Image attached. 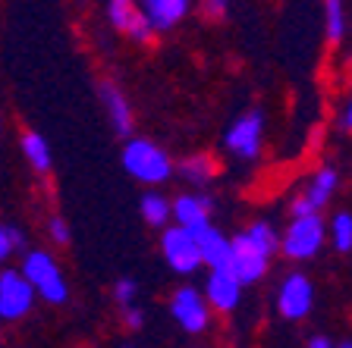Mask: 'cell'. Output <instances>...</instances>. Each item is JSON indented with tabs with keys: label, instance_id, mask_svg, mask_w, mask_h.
I'll return each instance as SVG.
<instances>
[{
	"label": "cell",
	"instance_id": "24",
	"mask_svg": "<svg viewBox=\"0 0 352 348\" xmlns=\"http://www.w3.org/2000/svg\"><path fill=\"white\" fill-rule=\"evenodd\" d=\"M135 289H139V286H135V279H120V283L113 286V298H117L123 308H129L132 298H135Z\"/></svg>",
	"mask_w": 352,
	"mask_h": 348
},
{
	"label": "cell",
	"instance_id": "2",
	"mask_svg": "<svg viewBox=\"0 0 352 348\" xmlns=\"http://www.w3.org/2000/svg\"><path fill=\"white\" fill-rule=\"evenodd\" d=\"M19 273H22V279H25L41 298H47L51 305H63L66 301V283H63V276H60V270H57L51 254L29 251L25 261H22Z\"/></svg>",
	"mask_w": 352,
	"mask_h": 348
},
{
	"label": "cell",
	"instance_id": "9",
	"mask_svg": "<svg viewBox=\"0 0 352 348\" xmlns=\"http://www.w3.org/2000/svg\"><path fill=\"white\" fill-rule=\"evenodd\" d=\"M261 129H264V116L258 110H249L227 132V148L242 160H255L258 151H261Z\"/></svg>",
	"mask_w": 352,
	"mask_h": 348
},
{
	"label": "cell",
	"instance_id": "32",
	"mask_svg": "<svg viewBox=\"0 0 352 348\" xmlns=\"http://www.w3.org/2000/svg\"><path fill=\"white\" fill-rule=\"evenodd\" d=\"M337 348H352V342H340V345Z\"/></svg>",
	"mask_w": 352,
	"mask_h": 348
},
{
	"label": "cell",
	"instance_id": "8",
	"mask_svg": "<svg viewBox=\"0 0 352 348\" xmlns=\"http://www.w3.org/2000/svg\"><path fill=\"white\" fill-rule=\"evenodd\" d=\"M311 301H315V289H311V279L302 273H289L280 286V298L277 308L286 320H302L311 311Z\"/></svg>",
	"mask_w": 352,
	"mask_h": 348
},
{
	"label": "cell",
	"instance_id": "30",
	"mask_svg": "<svg viewBox=\"0 0 352 348\" xmlns=\"http://www.w3.org/2000/svg\"><path fill=\"white\" fill-rule=\"evenodd\" d=\"M10 251H13V248H10V242H7V232L0 229V261H7Z\"/></svg>",
	"mask_w": 352,
	"mask_h": 348
},
{
	"label": "cell",
	"instance_id": "19",
	"mask_svg": "<svg viewBox=\"0 0 352 348\" xmlns=\"http://www.w3.org/2000/svg\"><path fill=\"white\" fill-rule=\"evenodd\" d=\"M179 170H183V176L189 182H198V185H201V182H208L214 176V160L208 157V154H195V157H186Z\"/></svg>",
	"mask_w": 352,
	"mask_h": 348
},
{
	"label": "cell",
	"instance_id": "18",
	"mask_svg": "<svg viewBox=\"0 0 352 348\" xmlns=\"http://www.w3.org/2000/svg\"><path fill=\"white\" fill-rule=\"evenodd\" d=\"M142 217H145L151 226H164L170 220L167 198L157 195V192H148V195H142Z\"/></svg>",
	"mask_w": 352,
	"mask_h": 348
},
{
	"label": "cell",
	"instance_id": "26",
	"mask_svg": "<svg viewBox=\"0 0 352 348\" xmlns=\"http://www.w3.org/2000/svg\"><path fill=\"white\" fill-rule=\"evenodd\" d=\"M126 323H129L132 329H139L142 323H145V314H142L135 305H129V308H126Z\"/></svg>",
	"mask_w": 352,
	"mask_h": 348
},
{
	"label": "cell",
	"instance_id": "25",
	"mask_svg": "<svg viewBox=\"0 0 352 348\" xmlns=\"http://www.w3.org/2000/svg\"><path fill=\"white\" fill-rule=\"evenodd\" d=\"M51 235L60 242V245H66L69 242V226H66V220H51Z\"/></svg>",
	"mask_w": 352,
	"mask_h": 348
},
{
	"label": "cell",
	"instance_id": "5",
	"mask_svg": "<svg viewBox=\"0 0 352 348\" xmlns=\"http://www.w3.org/2000/svg\"><path fill=\"white\" fill-rule=\"evenodd\" d=\"M35 301V289L22 279L19 270H3L0 273V317L3 320H19L32 311Z\"/></svg>",
	"mask_w": 352,
	"mask_h": 348
},
{
	"label": "cell",
	"instance_id": "12",
	"mask_svg": "<svg viewBox=\"0 0 352 348\" xmlns=\"http://www.w3.org/2000/svg\"><path fill=\"white\" fill-rule=\"evenodd\" d=\"M208 305L217 308V311H233L239 305V295H242V286L236 283V276L230 270H214L208 276Z\"/></svg>",
	"mask_w": 352,
	"mask_h": 348
},
{
	"label": "cell",
	"instance_id": "4",
	"mask_svg": "<svg viewBox=\"0 0 352 348\" xmlns=\"http://www.w3.org/2000/svg\"><path fill=\"white\" fill-rule=\"evenodd\" d=\"M267 261L271 257H264L249 239H245V232L230 239V273L236 276V283L239 286H249V283H258L267 270Z\"/></svg>",
	"mask_w": 352,
	"mask_h": 348
},
{
	"label": "cell",
	"instance_id": "27",
	"mask_svg": "<svg viewBox=\"0 0 352 348\" xmlns=\"http://www.w3.org/2000/svg\"><path fill=\"white\" fill-rule=\"evenodd\" d=\"M3 232H7V242H10V248H13V251H16V248L25 245V239H22V232L16 229V226H7Z\"/></svg>",
	"mask_w": 352,
	"mask_h": 348
},
{
	"label": "cell",
	"instance_id": "20",
	"mask_svg": "<svg viewBox=\"0 0 352 348\" xmlns=\"http://www.w3.org/2000/svg\"><path fill=\"white\" fill-rule=\"evenodd\" d=\"M330 235H333V245H337L340 251H349L352 248V217L349 213H337V217H333Z\"/></svg>",
	"mask_w": 352,
	"mask_h": 348
},
{
	"label": "cell",
	"instance_id": "17",
	"mask_svg": "<svg viewBox=\"0 0 352 348\" xmlns=\"http://www.w3.org/2000/svg\"><path fill=\"white\" fill-rule=\"evenodd\" d=\"M245 239H249L264 257H271V254L280 251V235L274 232V226H267V223H252L249 232H245Z\"/></svg>",
	"mask_w": 352,
	"mask_h": 348
},
{
	"label": "cell",
	"instance_id": "31",
	"mask_svg": "<svg viewBox=\"0 0 352 348\" xmlns=\"http://www.w3.org/2000/svg\"><path fill=\"white\" fill-rule=\"evenodd\" d=\"M343 129L352 132V101H349V107H346V113H343Z\"/></svg>",
	"mask_w": 352,
	"mask_h": 348
},
{
	"label": "cell",
	"instance_id": "15",
	"mask_svg": "<svg viewBox=\"0 0 352 348\" xmlns=\"http://www.w3.org/2000/svg\"><path fill=\"white\" fill-rule=\"evenodd\" d=\"M333 189H337V173L330 167H324V170H318L315 173V179L308 182V189H305V201H308V207L315 213H321V207L330 201V195H333Z\"/></svg>",
	"mask_w": 352,
	"mask_h": 348
},
{
	"label": "cell",
	"instance_id": "3",
	"mask_svg": "<svg viewBox=\"0 0 352 348\" xmlns=\"http://www.w3.org/2000/svg\"><path fill=\"white\" fill-rule=\"evenodd\" d=\"M324 245V220L321 217H305V220H293L286 235L280 239V248H283L286 257L293 261H308L315 257Z\"/></svg>",
	"mask_w": 352,
	"mask_h": 348
},
{
	"label": "cell",
	"instance_id": "23",
	"mask_svg": "<svg viewBox=\"0 0 352 348\" xmlns=\"http://www.w3.org/2000/svg\"><path fill=\"white\" fill-rule=\"evenodd\" d=\"M132 10H135V7H132L129 0H110V3H107V19L113 22L120 32H123L126 22H129V16H132Z\"/></svg>",
	"mask_w": 352,
	"mask_h": 348
},
{
	"label": "cell",
	"instance_id": "1",
	"mask_svg": "<svg viewBox=\"0 0 352 348\" xmlns=\"http://www.w3.org/2000/svg\"><path fill=\"white\" fill-rule=\"evenodd\" d=\"M123 167L132 179L145 182V185H157V182L170 179V173H173V163H170L167 154L154 141H145V138H129L126 141Z\"/></svg>",
	"mask_w": 352,
	"mask_h": 348
},
{
	"label": "cell",
	"instance_id": "13",
	"mask_svg": "<svg viewBox=\"0 0 352 348\" xmlns=\"http://www.w3.org/2000/svg\"><path fill=\"white\" fill-rule=\"evenodd\" d=\"M139 13L145 16L151 32H167L189 13V3L186 0H148V3L139 7Z\"/></svg>",
	"mask_w": 352,
	"mask_h": 348
},
{
	"label": "cell",
	"instance_id": "21",
	"mask_svg": "<svg viewBox=\"0 0 352 348\" xmlns=\"http://www.w3.org/2000/svg\"><path fill=\"white\" fill-rule=\"evenodd\" d=\"M324 13H327V38H330V44H337L340 38H343V32H346L343 3H340V0H330L327 7H324Z\"/></svg>",
	"mask_w": 352,
	"mask_h": 348
},
{
	"label": "cell",
	"instance_id": "11",
	"mask_svg": "<svg viewBox=\"0 0 352 348\" xmlns=\"http://www.w3.org/2000/svg\"><path fill=\"white\" fill-rule=\"evenodd\" d=\"M198 242V257L201 264H208L214 270H230V239L223 232H217L214 226H205L201 232H195Z\"/></svg>",
	"mask_w": 352,
	"mask_h": 348
},
{
	"label": "cell",
	"instance_id": "7",
	"mask_svg": "<svg viewBox=\"0 0 352 348\" xmlns=\"http://www.w3.org/2000/svg\"><path fill=\"white\" fill-rule=\"evenodd\" d=\"M170 311H173V320L186 333H201V329H208V301L198 289L186 286V289L173 292Z\"/></svg>",
	"mask_w": 352,
	"mask_h": 348
},
{
	"label": "cell",
	"instance_id": "10",
	"mask_svg": "<svg viewBox=\"0 0 352 348\" xmlns=\"http://www.w3.org/2000/svg\"><path fill=\"white\" fill-rule=\"evenodd\" d=\"M211 207H214V201L208 195H179L173 204H170V213L176 217V226H179V229L195 235V232H201L205 226H211L208 223Z\"/></svg>",
	"mask_w": 352,
	"mask_h": 348
},
{
	"label": "cell",
	"instance_id": "16",
	"mask_svg": "<svg viewBox=\"0 0 352 348\" xmlns=\"http://www.w3.org/2000/svg\"><path fill=\"white\" fill-rule=\"evenodd\" d=\"M22 151L29 157L32 170H38V173H47V170H51V148H47V141H44L38 132H25V135H22Z\"/></svg>",
	"mask_w": 352,
	"mask_h": 348
},
{
	"label": "cell",
	"instance_id": "14",
	"mask_svg": "<svg viewBox=\"0 0 352 348\" xmlns=\"http://www.w3.org/2000/svg\"><path fill=\"white\" fill-rule=\"evenodd\" d=\"M101 101H104V107H107L113 132H117L120 138H129L132 135V110H129V104H126V97L120 95V88L110 85V82H104L101 85Z\"/></svg>",
	"mask_w": 352,
	"mask_h": 348
},
{
	"label": "cell",
	"instance_id": "28",
	"mask_svg": "<svg viewBox=\"0 0 352 348\" xmlns=\"http://www.w3.org/2000/svg\"><path fill=\"white\" fill-rule=\"evenodd\" d=\"M201 13L205 16H223L227 13V3H220V0H214V3H201Z\"/></svg>",
	"mask_w": 352,
	"mask_h": 348
},
{
	"label": "cell",
	"instance_id": "6",
	"mask_svg": "<svg viewBox=\"0 0 352 348\" xmlns=\"http://www.w3.org/2000/svg\"><path fill=\"white\" fill-rule=\"evenodd\" d=\"M161 248L167 264L176 273H192V270L201 267V257H198V242L192 232L179 229V226H170L161 235Z\"/></svg>",
	"mask_w": 352,
	"mask_h": 348
},
{
	"label": "cell",
	"instance_id": "22",
	"mask_svg": "<svg viewBox=\"0 0 352 348\" xmlns=\"http://www.w3.org/2000/svg\"><path fill=\"white\" fill-rule=\"evenodd\" d=\"M126 35L132 38V41H139V44H148L154 38V32H151V25L145 22V16L139 13V7L132 10V16H129V22H126Z\"/></svg>",
	"mask_w": 352,
	"mask_h": 348
},
{
	"label": "cell",
	"instance_id": "29",
	"mask_svg": "<svg viewBox=\"0 0 352 348\" xmlns=\"http://www.w3.org/2000/svg\"><path fill=\"white\" fill-rule=\"evenodd\" d=\"M308 348H333V342H330L327 336H311V339H308Z\"/></svg>",
	"mask_w": 352,
	"mask_h": 348
}]
</instances>
